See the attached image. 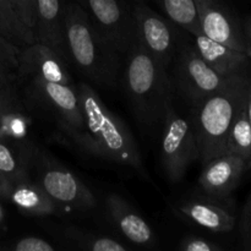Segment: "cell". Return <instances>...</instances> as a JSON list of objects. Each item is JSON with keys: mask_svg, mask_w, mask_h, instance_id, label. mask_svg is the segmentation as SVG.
<instances>
[{"mask_svg": "<svg viewBox=\"0 0 251 251\" xmlns=\"http://www.w3.org/2000/svg\"><path fill=\"white\" fill-rule=\"evenodd\" d=\"M64 38L68 61L90 82L113 88L122 77V54L105 41L76 0L64 2Z\"/></svg>", "mask_w": 251, "mask_h": 251, "instance_id": "1", "label": "cell"}, {"mask_svg": "<svg viewBox=\"0 0 251 251\" xmlns=\"http://www.w3.org/2000/svg\"><path fill=\"white\" fill-rule=\"evenodd\" d=\"M85 120V149L93 156L132 169L144 178L147 171L140 150L125 123L104 104L95 88L81 82L76 86Z\"/></svg>", "mask_w": 251, "mask_h": 251, "instance_id": "2", "label": "cell"}, {"mask_svg": "<svg viewBox=\"0 0 251 251\" xmlns=\"http://www.w3.org/2000/svg\"><path fill=\"white\" fill-rule=\"evenodd\" d=\"M124 59L120 78L134 115L146 127L162 124L167 108L173 102V83L167 69L139 41Z\"/></svg>", "mask_w": 251, "mask_h": 251, "instance_id": "3", "label": "cell"}, {"mask_svg": "<svg viewBox=\"0 0 251 251\" xmlns=\"http://www.w3.org/2000/svg\"><path fill=\"white\" fill-rule=\"evenodd\" d=\"M251 74L235 75L220 91L193 105L190 123L199 147V159L207 163L226 153L228 132L248 97Z\"/></svg>", "mask_w": 251, "mask_h": 251, "instance_id": "4", "label": "cell"}, {"mask_svg": "<svg viewBox=\"0 0 251 251\" xmlns=\"http://www.w3.org/2000/svg\"><path fill=\"white\" fill-rule=\"evenodd\" d=\"M27 102L53 118L64 132L85 149L86 131L80 97L75 85L28 77L17 80Z\"/></svg>", "mask_w": 251, "mask_h": 251, "instance_id": "5", "label": "cell"}, {"mask_svg": "<svg viewBox=\"0 0 251 251\" xmlns=\"http://www.w3.org/2000/svg\"><path fill=\"white\" fill-rule=\"evenodd\" d=\"M29 176L61 208L87 211L97 200L87 185L75 173L61 166L47 152L28 145Z\"/></svg>", "mask_w": 251, "mask_h": 251, "instance_id": "6", "label": "cell"}, {"mask_svg": "<svg viewBox=\"0 0 251 251\" xmlns=\"http://www.w3.org/2000/svg\"><path fill=\"white\" fill-rule=\"evenodd\" d=\"M161 159L167 178L178 184L199 159V147L190 119L176 112L172 102L163 118Z\"/></svg>", "mask_w": 251, "mask_h": 251, "instance_id": "7", "label": "cell"}, {"mask_svg": "<svg viewBox=\"0 0 251 251\" xmlns=\"http://www.w3.org/2000/svg\"><path fill=\"white\" fill-rule=\"evenodd\" d=\"M232 77L222 76L213 70L201 58L194 43L180 41L174 59V83H172L191 105L220 91Z\"/></svg>", "mask_w": 251, "mask_h": 251, "instance_id": "8", "label": "cell"}, {"mask_svg": "<svg viewBox=\"0 0 251 251\" xmlns=\"http://www.w3.org/2000/svg\"><path fill=\"white\" fill-rule=\"evenodd\" d=\"M105 41L126 56L137 43L131 4L126 0H76Z\"/></svg>", "mask_w": 251, "mask_h": 251, "instance_id": "9", "label": "cell"}, {"mask_svg": "<svg viewBox=\"0 0 251 251\" xmlns=\"http://www.w3.org/2000/svg\"><path fill=\"white\" fill-rule=\"evenodd\" d=\"M139 43L164 68L176 59L180 37L174 24L145 2L131 5Z\"/></svg>", "mask_w": 251, "mask_h": 251, "instance_id": "10", "label": "cell"}, {"mask_svg": "<svg viewBox=\"0 0 251 251\" xmlns=\"http://www.w3.org/2000/svg\"><path fill=\"white\" fill-rule=\"evenodd\" d=\"M201 31L210 38L251 56L243 25L223 0H195Z\"/></svg>", "mask_w": 251, "mask_h": 251, "instance_id": "11", "label": "cell"}, {"mask_svg": "<svg viewBox=\"0 0 251 251\" xmlns=\"http://www.w3.org/2000/svg\"><path fill=\"white\" fill-rule=\"evenodd\" d=\"M247 171H249L248 164L242 157L223 153L203 164L199 186L206 198L223 202L239 185Z\"/></svg>", "mask_w": 251, "mask_h": 251, "instance_id": "12", "label": "cell"}, {"mask_svg": "<svg viewBox=\"0 0 251 251\" xmlns=\"http://www.w3.org/2000/svg\"><path fill=\"white\" fill-rule=\"evenodd\" d=\"M68 60L46 44L36 42L20 49L16 78L37 77L71 85Z\"/></svg>", "mask_w": 251, "mask_h": 251, "instance_id": "13", "label": "cell"}, {"mask_svg": "<svg viewBox=\"0 0 251 251\" xmlns=\"http://www.w3.org/2000/svg\"><path fill=\"white\" fill-rule=\"evenodd\" d=\"M105 208L112 225L132 244L145 248H152L157 244L156 234L149 223L124 198L118 194H110L105 200Z\"/></svg>", "mask_w": 251, "mask_h": 251, "instance_id": "14", "label": "cell"}, {"mask_svg": "<svg viewBox=\"0 0 251 251\" xmlns=\"http://www.w3.org/2000/svg\"><path fill=\"white\" fill-rule=\"evenodd\" d=\"M201 58L222 76L251 74V56L210 38L202 31L191 36Z\"/></svg>", "mask_w": 251, "mask_h": 251, "instance_id": "15", "label": "cell"}, {"mask_svg": "<svg viewBox=\"0 0 251 251\" xmlns=\"http://www.w3.org/2000/svg\"><path fill=\"white\" fill-rule=\"evenodd\" d=\"M176 212L195 225L215 233L230 232L237 222L229 208L223 206L221 201L210 198L181 201L176 205Z\"/></svg>", "mask_w": 251, "mask_h": 251, "instance_id": "16", "label": "cell"}, {"mask_svg": "<svg viewBox=\"0 0 251 251\" xmlns=\"http://www.w3.org/2000/svg\"><path fill=\"white\" fill-rule=\"evenodd\" d=\"M37 19L33 28L37 42L54 49L68 60L64 38L63 0H36ZM69 63V61H68Z\"/></svg>", "mask_w": 251, "mask_h": 251, "instance_id": "17", "label": "cell"}, {"mask_svg": "<svg viewBox=\"0 0 251 251\" xmlns=\"http://www.w3.org/2000/svg\"><path fill=\"white\" fill-rule=\"evenodd\" d=\"M9 200L20 211L29 216L43 217L56 215L60 211V207L51 200L46 190L32 178L11 185Z\"/></svg>", "mask_w": 251, "mask_h": 251, "instance_id": "18", "label": "cell"}, {"mask_svg": "<svg viewBox=\"0 0 251 251\" xmlns=\"http://www.w3.org/2000/svg\"><path fill=\"white\" fill-rule=\"evenodd\" d=\"M0 34L19 48L37 42L33 31L20 20L12 0H0Z\"/></svg>", "mask_w": 251, "mask_h": 251, "instance_id": "19", "label": "cell"}, {"mask_svg": "<svg viewBox=\"0 0 251 251\" xmlns=\"http://www.w3.org/2000/svg\"><path fill=\"white\" fill-rule=\"evenodd\" d=\"M0 173L11 185L31 178L28 167V145L19 150L0 140Z\"/></svg>", "mask_w": 251, "mask_h": 251, "instance_id": "20", "label": "cell"}, {"mask_svg": "<svg viewBox=\"0 0 251 251\" xmlns=\"http://www.w3.org/2000/svg\"><path fill=\"white\" fill-rule=\"evenodd\" d=\"M226 153L242 157L251 169V126L247 113V100L240 107L232 123L226 145Z\"/></svg>", "mask_w": 251, "mask_h": 251, "instance_id": "21", "label": "cell"}, {"mask_svg": "<svg viewBox=\"0 0 251 251\" xmlns=\"http://www.w3.org/2000/svg\"><path fill=\"white\" fill-rule=\"evenodd\" d=\"M167 19L193 34L201 32L195 0H159Z\"/></svg>", "mask_w": 251, "mask_h": 251, "instance_id": "22", "label": "cell"}, {"mask_svg": "<svg viewBox=\"0 0 251 251\" xmlns=\"http://www.w3.org/2000/svg\"><path fill=\"white\" fill-rule=\"evenodd\" d=\"M64 235L71 243L82 250L92 251H124L127 248L113 238L104 235L96 234V233L86 232L78 228L70 227L64 230Z\"/></svg>", "mask_w": 251, "mask_h": 251, "instance_id": "23", "label": "cell"}, {"mask_svg": "<svg viewBox=\"0 0 251 251\" xmlns=\"http://www.w3.org/2000/svg\"><path fill=\"white\" fill-rule=\"evenodd\" d=\"M31 122L24 108H16L0 113V130L7 139L21 141L26 139Z\"/></svg>", "mask_w": 251, "mask_h": 251, "instance_id": "24", "label": "cell"}, {"mask_svg": "<svg viewBox=\"0 0 251 251\" xmlns=\"http://www.w3.org/2000/svg\"><path fill=\"white\" fill-rule=\"evenodd\" d=\"M19 47L0 34V74L17 81L16 73L19 66Z\"/></svg>", "mask_w": 251, "mask_h": 251, "instance_id": "25", "label": "cell"}, {"mask_svg": "<svg viewBox=\"0 0 251 251\" xmlns=\"http://www.w3.org/2000/svg\"><path fill=\"white\" fill-rule=\"evenodd\" d=\"M16 108H24L17 81L0 74V113Z\"/></svg>", "mask_w": 251, "mask_h": 251, "instance_id": "26", "label": "cell"}, {"mask_svg": "<svg viewBox=\"0 0 251 251\" xmlns=\"http://www.w3.org/2000/svg\"><path fill=\"white\" fill-rule=\"evenodd\" d=\"M179 250L181 251H222L223 248L217 243L211 242L206 238L188 235L179 243Z\"/></svg>", "mask_w": 251, "mask_h": 251, "instance_id": "27", "label": "cell"}, {"mask_svg": "<svg viewBox=\"0 0 251 251\" xmlns=\"http://www.w3.org/2000/svg\"><path fill=\"white\" fill-rule=\"evenodd\" d=\"M239 235L243 248L251 251V193L240 213Z\"/></svg>", "mask_w": 251, "mask_h": 251, "instance_id": "28", "label": "cell"}, {"mask_svg": "<svg viewBox=\"0 0 251 251\" xmlns=\"http://www.w3.org/2000/svg\"><path fill=\"white\" fill-rule=\"evenodd\" d=\"M20 20L33 31L37 19L36 0H12Z\"/></svg>", "mask_w": 251, "mask_h": 251, "instance_id": "29", "label": "cell"}, {"mask_svg": "<svg viewBox=\"0 0 251 251\" xmlns=\"http://www.w3.org/2000/svg\"><path fill=\"white\" fill-rule=\"evenodd\" d=\"M14 251H54L55 248L46 239L38 237H26L15 242L10 248Z\"/></svg>", "mask_w": 251, "mask_h": 251, "instance_id": "30", "label": "cell"}, {"mask_svg": "<svg viewBox=\"0 0 251 251\" xmlns=\"http://www.w3.org/2000/svg\"><path fill=\"white\" fill-rule=\"evenodd\" d=\"M11 190V184L7 181V179L0 173V199L9 200V194Z\"/></svg>", "mask_w": 251, "mask_h": 251, "instance_id": "31", "label": "cell"}, {"mask_svg": "<svg viewBox=\"0 0 251 251\" xmlns=\"http://www.w3.org/2000/svg\"><path fill=\"white\" fill-rule=\"evenodd\" d=\"M242 25H243V29H244L245 36H247L248 41H249L251 46V15H249V16L244 20V22H243Z\"/></svg>", "mask_w": 251, "mask_h": 251, "instance_id": "32", "label": "cell"}, {"mask_svg": "<svg viewBox=\"0 0 251 251\" xmlns=\"http://www.w3.org/2000/svg\"><path fill=\"white\" fill-rule=\"evenodd\" d=\"M247 113H248V118H249V123H250V126H251V83H250V86H249V90H248Z\"/></svg>", "mask_w": 251, "mask_h": 251, "instance_id": "33", "label": "cell"}, {"mask_svg": "<svg viewBox=\"0 0 251 251\" xmlns=\"http://www.w3.org/2000/svg\"><path fill=\"white\" fill-rule=\"evenodd\" d=\"M127 2H130V4H135V2H145V0H126Z\"/></svg>", "mask_w": 251, "mask_h": 251, "instance_id": "34", "label": "cell"}, {"mask_svg": "<svg viewBox=\"0 0 251 251\" xmlns=\"http://www.w3.org/2000/svg\"><path fill=\"white\" fill-rule=\"evenodd\" d=\"M2 218H4V213H2V208H1V206H0V223H1Z\"/></svg>", "mask_w": 251, "mask_h": 251, "instance_id": "35", "label": "cell"}]
</instances>
